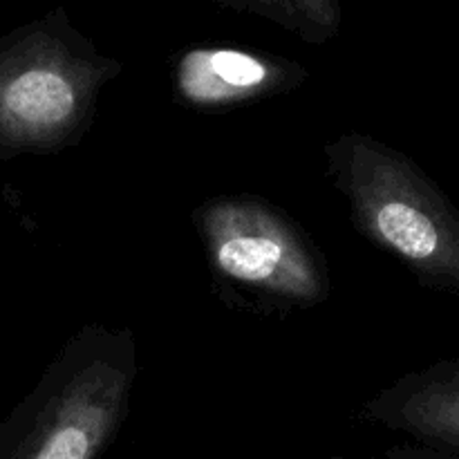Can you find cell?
Returning <instances> with one entry per match:
<instances>
[{"mask_svg":"<svg viewBox=\"0 0 459 459\" xmlns=\"http://www.w3.org/2000/svg\"><path fill=\"white\" fill-rule=\"evenodd\" d=\"M332 459H345V457H341V455H334ZM390 459H412L411 457V453H408V448H402V451H394V453H390Z\"/></svg>","mask_w":459,"mask_h":459,"instance_id":"10","label":"cell"},{"mask_svg":"<svg viewBox=\"0 0 459 459\" xmlns=\"http://www.w3.org/2000/svg\"><path fill=\"white\" fill-rule=\"evenodd\" d=\"M325 164L354 229L421 287L459 299V209L420 164L363 133L332 139Z\"/></svg>","mask_w":459,"mask_h":459,"instance_id":"1","label":"cell"},{"mask_svg":"<svg viewBox=\"0 0 459 459\" xmlns=\"http://www.w3.org/2000/svg\"><path fill=\"white\" fill-rule=\"evenodd\" d=\"M307 70L291 58L233 45H195L175 58L173 92L182 106L224 112L291 92Z\"/></svg>","mask_w":459,"mask_h":459,"instance_id":"5","label":"cell"},{"mask_svg":"<svg viewBox=\"0 0 459 459\" xmlns=\"http://www.w3.org/2000/svg\"><path fill=\"white\" fill-rule=\"evenodd\" d=\"M124 72L72 25L65 9L0 40V152L54 155L90 130L99 94Z\"/></svg>","mask_w":459,"mask_h":459,"instance_id":"3","label":"cell"},{"mask_svg":"<svg viewBox=\"0 0 459 459\" xmlns=\"http://www.w3.org/2000/svg\"><path fill=\"white\" fill-rule=\"evenodd\" d=\"M296 18V36L312 45H323L341 30V0H287Z\"/></svg>","mask_w":459,"mask_h":459,"instance_id":"7","label":"cell"},{"mask_svg":"<svg viewBox=\"0 0 459 459\" xmlns=\"http://www.w3.org/2000/svg\"><path fill=\"white\" fill-rule=\"evenodd\" d=\"M361 417L459 457V357L403 375L366 402Z\"/></svg>","mask_w":459,"mask_h":459,"instance_id":"6","label":"cell"},{"mask_svg":"<svg viewBox=\"0 0 459 459\" xmlns=\"http://www.w3.org/2000/svg\"><path fill=\"white\" fill-rule=\"evenodd\" d=\"M139 375L133 330L81 327L0 429V459H99L128 417Z\"/></svg>","mask_w":459,"mask_h":459,"instance_id":"2","label":"cell"},{"mask_svg":"<svg viewBox=\"0 0 459 459\" xmlns=\"http://www.w3.org/2000/svg\"><path fill=\"white\" fill-rule=\"evenodd\" d=\"M227 9H236L242 13H254V16L267 18V21L276 22V25L285 27V30L296 34V18L291 13V7L287 0H211Z\"/></svg>","mask_w":459,"mask_h":459,"instance_id":"8","label":"cell"},{"mask_svg":"<svg viewBox=\"0 0 459 459\" xmlns=\"http://www.w3.org/2000/svg\"><path fill=\"white\" fill-rule=\"evenodd\" d=\"M215 282L251 303L307 309L330 296L321 249L282 209L258 195H220L193 211Z\"/></svg>","mask_w":459,"mask_h":459,"instance_id":"4","label":"cell"},{"mask_svg":"<svg viewBox=\"0 0 459 459\" xmlns=\"http://www.w3.org/2000/svg\"><path fill=\"white\" fill-rule=\"evenodd\" d=\"M408 453H411L412 459H459L455 455H446V453L430 451V448H415V451H408Z\"/></svg>","mask_w":459,"mask_h":459,"instance_id":"9","label":"cell"}]
</instances>
